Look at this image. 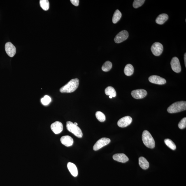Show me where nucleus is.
<instances>
[{"label":"nucleus","instance_id":"nucleus-16","mask_svg":"<svg viewBox=\"0 0 186 186\" xmlns=\"http://www.w3.org/2000/svg\"><path fill=\"white\" fill-rule=\"evenodd\" d=\"M67 167L73 176L74 177L77 176L78 175V169L75 164L71 162L68 163Z\"/></svg>","mask_w":186,"mask_h":186},{"label":"nucleus","instance_id":"nucleus-29","mask_svg":"<svg viewBox=\"0 0 186 186\" xmlns=\"http://www.w3.org/2000/svg\"><path fill=\"white\" fill-rule=\"evenodd\" d=\"M71 3L75 6H78L79 3V0H71Z\"/></svg>","mask_w":186,"mask_h":186},{"label":"nucleus","instance_id":"nucleus-30","mask_svg":"<svg viewBox=\"0 0 186 186\" xmlns=\"http://www.w3.org/2000/svg\"><path fill=\"white\" fill-rule=\"evenodd\" d=\"M184 60H185V67H186V54L185 53L184 55Z\"/></svg>","mask_w":186,"mask_h":186},{"label":"nucleus","instance_id":"nucleus-2","mask_svg":"<svg viewBox=\"0 0 186 186\" xmlns=\"http://www.w3.org/2000/svg\"><path fill=\"white\" fill-rule=\"evenodd\" d=\"M186 109V102L180 101L173 103L168 107L167 111L168 113H173L185 111Z\"/></svg>","mask_w":186,"mask_h":186},{"label":"nucleus","instance_id":"nucleus-12","mask_svg":"<svg viewBox=\"0 0 186 186\" xmlns=\"http://www.w3.org/2000/svg\"><path fill=\"white\" fill-rule=\"evenodd\" d=\"M149 80L151 83L157 85H164L166 83L165 79L156 75H153L149 77Z\"/></svg>","mask_w":186,"mask_h":186},{"label":"nucleus","instance_id":"nucleus-3","mask_svg":"<svg viewBox=\"0 0 186 186\" xmlns=\"http://www.w3.org/2000/svg\"><path fill=\"white\" fill-rule=\"evenodd\" d=\"M142 140L144 145L148 148L153 149L155 146V141L150 133L147 130L143 132Z\"/></svg>","mask_w":186,"mask_h":186},{"label":"nucleus","instance_id":"nucleus-20","mask_svg":"<svg viewBox=\"0 0 186 186\" xmlns=\"http://www.w3.org/2000/svg\"><path fill=\"white\" fill-rule=\"evenodd\" d=\"M105 92L107 95L111 96L112 97H115L116 96V92L115 89L111 86L107 87L105 89Z\"/></svg>","mask_w":186,"mask_h":186},{"label":"nucleus","instance_id":"nucleus-17","mask_svg":"<svg viewBox=\"0 0 186 186\" xmlns=\"http://www.w3.org/2000/svg\"><path fill=\"white\" fill-rule=\"evenodd\" d=\"M168 15L167 14H161L156 18L155 22L158 24H162L168 20Z\"/></svg>","mask_w":186,"mask_h":186},{"label":"nucleus","instance_id":"nucleus-14","mask_svg":"<svg viewBox=\"0 0 186 186\" xmlns=\"http://www.w3.org/2000/svg\"><path fill=\"white\" fill-rule=\"evenodd\" d=\"M61 143L66 147L72 146L73 143V140L71 136H64L60 138Z\"/></svg>","mask_w":186,"mask_h":186},{"label":"nucleus","instance_id":"nucleus-19","mask_svg":"<svg viewBox=\"0 0 186 186\" xmlns=\"http://www.w3.org/2000/svg\"><path fill=\"white\" fill-rule=\"evenodd\" d=\"M134 67L132 65L128 64L126 65L124 69V73L127 76H131L134 73Z\"/></svg>","mask_w":186,"mask_h":186},{"label":"nucleus","instance_id":"nucleus-31","mask_svg":"<svg viewBox=\"0 0 186 186\" xmlns=\"http://www.w3.org/2000/svg\"><path fill=\"white\" fill-rule=\"evenodd\" d=\"M74 125L75 126H78V124L76 122H75L74 123Z\"/></svg>","mask_w":186,"mask_h":186},{"label":"nucleus","instance_id":"nucleus-6","mask_svg":"<svg viewBox=\"0 0 186 186\" xmlns=\"http://www.w3.org/2000/svg\"><path fill=\"white\" fill-rule=\"evenodd\" d=\"M111 140L109 138H103L98 140L95 144L93 149L94 151L99 150L103 147L106 146L110 143Z\"/></svg>","mask_w":186,"mask_h":186},{"label":"nucleus","instance_id":"nucleus-8","mask_svg":"<svg viewBox=\"0 0 186 186\" xmlns=\"http://www.w3.org/2000/svg\"><path fill=\"white\" fill-rule=\"evenodd\" d=\"M172 69L176 73H179L181 71V67L179 60L178 58L174 57L172 59L171 62Z\"/></svg>","mask_w":186,"mask_h":186},{"label":"nucleus","instance_id":"nucleus-26","mask_svg":"<svg viewBox=\"0 0 186 186\" xmlns=\"http://www.w3.org/2000/svg\"><path fill=\"white\" fill-rule=\"evenodd\" d=\"M51 98L48 95L45 96L41 100L42 104L44 106H47L51 102Z\"/></svg>","mask_w":186,"mask_h":186},{"label":"nucleus","instance_id":"nucleus-22","mask_svg":"<svg viewBox=\"0 0 186 186\" xmlns=\"http://www.w3.org/2000/svg\"><path fill=\"white\" fill-rule=\"evenodd\" d=\"M40 5L41 8L45 11L48 10L50 8V3L48 0H40Z\"/></svg>","mask_w":186,"mask_h":186},{"label":"nucleus","instance_id":"nucleus-24","mask_svg":"<svg viewBox=\"0 0 186 186\" xmlns=\"http://www.w3.org/2000/svg\"><path fill=\"white\" fill-rule=\"evenodd\" d=\"M165 143L170 149L172 150H175L176 149V145L170 139H166L164 140Z\"/></svg>","mask_w":186,"mask_h":186},{"label":"nucleus","instance_id":"nucleus-4","mask_svg":"<svg viewBox=\"0 0 186 186\" xmlns=\"http://www.w3.org/2000/svg\"><path fill=\"white\" fill-rule=\"evenodd\" d=\"M67 129L70 132L73 133L75 136L81 138L83 136V133L80 128L78 126H75L71 122H67L66 124Z\"/></svg>","mask_w":186,"mask_h":186},{"label":"nucleus","instance_id":"nucleus-13","mask_svg":"<svg viewBox=\"0 0 186 186\" xmlns=\"http://www.w3.org/2000/svg\"><path fill=\"white\" fill-rule=\"evenodd\" d=\"M51 129L55 134H58L63 130V124L60 122H56L51 125Z\"/></svg>","mask_w":186,"mask_h":186},{"label":"nucleus","instance_id":"nucleus-7","mask_svg":"<svg viewBox=\"0 0 186 186\" xmlns=\"http://www.w3.org/2000/svg\"><path fill=\"white\" fill-rule=\"evenodd\" d=\"M129 37V33L127 31H122L119 32L114 39L115 43H119L127 40Z\"/></svg>","mask_w":186,"mask_h":186},{"label":"nucleus","instance_id":"nucleus-1","mask_svg":"<svg viewBox=\"0 0 186 186\" xmlns=\"http://www.w3.org/2000/svg\"><path fill=\"white\" fill-rule=\"evenodd\" d=\"M79 80L78 78L73 79L61 87L60 91L61 93H71L75 92L78 88Z\"/></svg>","mask_w":186,"mask_h":186},{"label":"nucleus","instance_id":"nucleus-21","mask_svg":"<svg viewBox=\"0 0 186 186\" xmlns=\"http://www.w3.org/2000/svg\"><path fill=\"white\" fill-rule=\"evenodd\" d=\"M122 17V14L118 10H115L114 13L112 21L113 24H116L120 20Z\"/></svg>","mask_w":186,"mask_h":186},{"label":"nucleus","instance_id":"nucleus-18","mask_svg":"<svg viewBox=\"0 0 186 186\" xmlns=\"http://www.w3.org/2000/svg\"><path fill=\"white\" fill-rule=\"evenodd\" d=\"M140 167L144 170H146L149 168V164L147 160L143 157H140L138 159Z\"/></svg>","mask_w":186,"mask_h":186},{"label":"nucleus","instance_id":"nucleus-28","mask_svg":"<svg viewBox=\"0 0 186 186\" xmlns=\"http://www.w3.org/2000/svg\"><path fill=\"white\" fill-rule=\"evenodd\" d=\"M178 127L180 129H182L185 128L186 127V118L184 117L182 119L178 124Z\"/></svg>","mask_w":186,"mask_h":186},{"label":"nucleus","instance_id":"nucleus-5","mask_svg":"<svg viewBox=\"0 0 186 186\" xmlns=\"http://www.w3.org/2000/svg\"><path fill=\"white\" fill-rule=\"evenodd\" d=\"M164 47L162 44L158 42L154 43L151 47V50L154 56H160L162 53Z\"/></svg>","mask_w":186,"mask_h":186},{"label":"nucleus","instance_id":"nucleus-23","mask_svg":"<svg viewBox=\"0 0 186 186\" xmlns=\"http://www.w3.org/2000/svg\"><path fill=\"white\" fill-rule=\"evenodd\" d=\"M112 63L110 61H107L103 65L102 69L105 72L109 71L112 67Z\"/></svg>","mask_w":186,"mask_h":186},{"label":"nucleus","instance_id":"nucleus-9","mask_svg":"<svg viewBox=\"0 0 186 186\" xmlns=\"http://www.w3.org/2000/svg\"><path fill=\"white\" fill-rule=\"evenodd\" d=\"M131 94L132 97L135 99H143L146 96L147 92L144 89H137V90L132 91Z\"/></svg>","mask_w":186,"mask_h":186},{"label":"nucleus","instance_id":"nucleus-27","mask_svg":"<svg viewBox=\"0 0 186 186\" xmlns=\"http://www.w3.org/2000/svg\"><path fill=\"white\" fill-rule=\"evenodd\" d=\"M145 1V0H134L133 4V7L135 8L139 7L143 4Z\"/></svg>","mask_w":186,"mask_h":186},{"label":"nucleus","instance_id":"nucleus-10","mask_svg":"<svg viewBox=\"0 0 186 186\" xmlns=\"http://www.w3.org/2000/svg\"><path fill=\"white\" fill-rule=\"evenodd\" d=\"M132 119L129 116L122 117L117 122V125L121 128H124L127 127L132 122Z\"/></svg>","mask_w":186,"mask_h":186},{"label":"nucleus","instance_id":"nucleus-15","mask_svg":"<svg viewBox=\"0 0 186 186\" xmlns=\"http://www.w3.org/2000/svg\"><path fill=\"white\" fill-rule=\"evenodd\" d=\"M114 160L122 163H125L129 161L128 157L124 153H118L114 154L113 156Z\"/></svg>","mask_w":186,"mask_h":186},{"label":"nucleus","instance_id":"nucleus-25","mask_svg":"<svg viewBox=\"0 0 186 186\" xmlns=\"http://www.w3.org/2000/svg\"><path fill=\"white\" fill-rule=\"evenodd\" d=\"M96 118L100 122H104L106 120V116L101 111L96 112Z\"/></svg>","mask_w":186,"mask_h":186},{"label":"nucleus","instance_id":"nucleus-11","mask_svg":"<svg viewBox=\"0 0 186 186\" xmlns=\"http://www.w3.org/2000/svg\"><path fill=\"white\" fill-rule=\"evenodd\" d=\"M5 50L7 54L10 57H13L16 53V47L10 42H8L6 43Z\"/></svg>","mask_w":186,"mask_h":186},{"label":"nucleus","instance_id":"nucleus-32","mask_svg":"<svg viewBox=\"0 0 186 186\" xmlns=\"http://www.w3.org/2000/svg\"><path fill=\"white\" fill-rule=\"evenodd\" d=\"M109 97L110 99H112V97L111 96H109Z\"/></svg>","mask_w":186,"mask_h":186}]
</instances>
